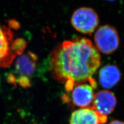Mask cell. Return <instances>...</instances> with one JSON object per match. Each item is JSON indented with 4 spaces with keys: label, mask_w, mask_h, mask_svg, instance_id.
<instances>
[{
    "label": "cell",
    "mask_w": 124,
    "mask_h": 124,
    "mask_svg": "<svg viewBox=\"0 0 124 124\" xmlns=\"http://www.w3.org/2000/svg\"><path fill=\"white\" fill-rule=\"evenodd\" d=\"M93 102V109L101 116L107 117L113 112L116 104V99L112 92L103 90L94 95Z\"/></svg>",
    "instance_id": "5"
},
{
    "label": "cell",
    "mask_w": 124,
    "mask_h": 124,
    "mask_svg": "<svg viewBox=\"0 0 124 124\" xmlns=\"http://www.w3.org/2000/svg\"><path fill=\"white\" fill-rule=\"evenodd\" d=\"M13 38L14 34L11 30L0 24V67L9 66L16 57L12 48Z\"/></svg>",
    "instance_id": "4"
},
{
    "label": "cell",
    "mask_w": 124,
    "mask_h": 124,
    "mask_svg": "<svg viewBox=\"0 0 124 124\" xmlns=\"http://www.w3.org/2000/svg\"><path fill=\"white\" fill-rule=\"evenodd\" d=\"M26 42L23 39H18L13 41L12 48L14 53L17 55V54L21 55L22 53L24 51L26 47Z\"/></svg>",
    "instance_id": "10"
},
{
    "label": "cell",
    "mask_w": 124,
    "mask_h": 124,
    "mask_svg": "<svg viewBox=\"0 0 124 124\" xmlns=\"http://www.w3.org/2000/svg\"><path fill=\"white\" fill-rule=\"evenodd\" d=\"M94 88L90 83L76 85L71 91L70 98L72 103L79 108L88 106L94 99Z\"/></svg>",
    "instance_id": "6"
},
{
    "label": "cell",
    "mask_w": 124,
    "mask_h": 124,
    "mask_svg": "<svg viewBox=\"0 0 124 124\" xmlns=\"http://www.w3.org/2000/svg\"><path fill=\"white\" fill-rule=\"evenodd\" d=\"M108 124H124V123L118 121H112Z\"/></svg>",
    "instance_id": "11"
},
{
    "label": "cell",
    "mask_w": 124,
    "mask_h": 124,
    "mask_svg": "<svg viewBox=\"0 0 124 124\" xmlns=\"http://www.w3.org/2000/svg\"><path fill=\"white\" fill-rule=\"evenodd\" d=\"M95 42L100 52L110 54L117 49L119 44V36L113 27L108 25L101 26L95 34Z\"/></svg>",
    "instance_id": "3"
},
{
    "label": "cell",
    "mask_w": 124,
    "mask_h": 124,
    "mask_svg": "<svg viewBox=\"0 0 124 124\" xmlns=\"http://www.w3.org/2000/svg\"><path fill=\"white\" fill-rule=\"evenodd\" d=\"M101 64L97 48L87 38L77 37L57 46L50 55L54 78L71 91L76 85L89 82Z\"/></svg>",
    "instance_id": "1"
},
{
    "label": "cell",
    "mask_w": 124,
    "mask_h": 124,
    "mask_svg": "<svg viewBox=\"0 0 124 124\" xmlns=\"http://www.w3.org/2000/svg\"><path fill=\"white\" fill-rule=\"evenodd\" d=\"M121 79V73L118 67L114 65H107L100 70L99 83L106 88H111L118 83Z\"/></svg>",
    "instance_id": "9"
},
{
    "label": "cell",
    "mask_w": 124,
    "mask_h": 124,
    "mask_svg": "<svg viewBox=\"0 0 124 124\" xmlns=\"http://www.w3.org/2000/svg\"><path fill=\"white\" fill-rule=\"evenodd\" d=\"M37 59V55L31 52L21 54L16 61V73L19 77H23L29 78L33 76L36 71Z\"/></svg>",
    "instance_id": "8"
},
{
    "label": "cell",
    "mask_w": 124,
    "mask_h": 124,
    "mask_svg": "<svg viewBox=\"0 0 124 124\" xmlns=\"http://www.w3.org/2000/svg\"><path fill=\"white\" fill-rule=\"evenodd\" d=\"M71 23L76 30L83 34H90L96 29L99 24L97 14L90 8L83 7L77 9L73 13Z\"/></svg>",
    "instance_id": "2"
},
{
    "label": "cell",
    "mask_w": 124,
    "mask_h": 124,
    "mask_svg": "<svg viewBox=\"0 0 124 124\" xmlns=\"http://www.w3.org/2000/svg\"><path fill=\"white\" fill-rule=\"evenodd\" d=\"M107 119V117L101 116L93 108H82L72 113L70 124H101Z\"/></svg>",
    "instance_id": "7"
},
{
    "label": "cell",
    "mask_w": 124,
    "mask_h": 124,
    "mask_svg": "<svg viewBox=\"0 0 124 124\" xmlns=\"http://www.w3.org/2000/svg\"><path fill=\"white\" fill-rule=\"evenodd\" d=\"M108 1H114V0H108Z\"/></svg>",
    "instance_id": "12"
}]
</instances>
